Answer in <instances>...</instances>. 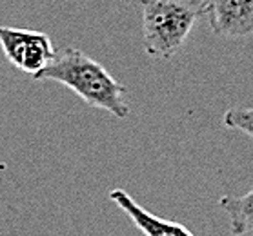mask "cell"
<instances>
[{
    "label": "cell",
    "instance_id": "obj_1",
    "mask_svg": "<svg viewBox=\"0 0 253 236\" xmlns=\"http://www.w3.org/2000/svg\"><path fill=\"white\" fill-rule=\"evenodd\" d=\"M35 80L62 84L95 109H102L119 120L129 115L126 87L95 58L77 47H64L46 67L33 76Z\"/></svg>",
    "mask_w": 253,
    "mask_h": 236
},
{
    "label": "cell",
    "instance_id": "obj_2",
    "mask_svg": "<svg viewBox=\"0 0 253 236\" xmlns=\"http://www.w3.org/2000/svg\"><path fill=\"white\" fill-rule=\"evenodd\" d=\"M146 53L169 60L184 47L202 17L201 0H140Z\"/></svg>",
    "mask_w": 253,
    "mask_h": 236
},
{
    "label": "cell",
    "instance_id": "obj_3",
    "mask_svg": "<svg viewBox=\"0 0 253 236\" xmlns=\"http://www.w3.org/2000/svg\"><path fill=\"white\" fill-rule=\"evenodd\" d=\"M0 49L11 66L31 76L39 75L57 53L46 33L7 26H0Z\"/></svg>",
    "mask_w": 253,
    "mask_h": 236
},
{
    "label": "cell",
    "instance_id": "obj_4",
    "mask_svg": "<svg viewBox=\"0 0 253 236\" xmlns=\"http://www.w3.org/2000/svg\"><path fill=\"white\" fill-rule=\"evenodd\" d=\"M202 17L210 29L224 38H242L253 33V0H201Z\"/></svg>",
    "mask_w": 253,
    "mask_h": 236
},
{
    "label": "cell",
    "instance_id": "obj_5",
    "mask_svg": "<svg viewBox=\"0 0 253 236\" xmlns=\"http://www.w3.org/2000/svg\"><path fill=\"white\" fill-rule=\"evenodd\" d=\"M110 200L131 220L144 236H195L190 229H186L182 224L164 220L155 216L153 213L146 209L133 200L124 189H111Z\"/></svg>",
    "mask_w": 253,
    "mask_h": 236
},
{
    "label": "cell",
    "instance_id": "obj_6",
    "mask_svg": "<svg viewBox=\"0 0 253 236\" xmlns=\"http://www.w3.org/2000/svg\"><path fill=\"white\" fill-rule=\"evenodd\" d=\"M219 203L228 214L231 235L246 236L253 233V187L242 196H222Z\"/></svg>",
    "mask_w": 253,
    "mask_h": 236
},
{
    "label": "cell",
    "instance_id": "obj_7",
    "mask_svg": "<svg viewBox=\"0 0 253 236\" xmlns=\"http://www.w3.org/2000/svg\"><path fill=\"white\" fill-rule=\"evenodd\" d=\"M222 122L228 129L244 133L253 140V107H231L224 113Z\"/></svg>",
    "mask_w": 253,
    "mask_h": 236
}]
</instances>
